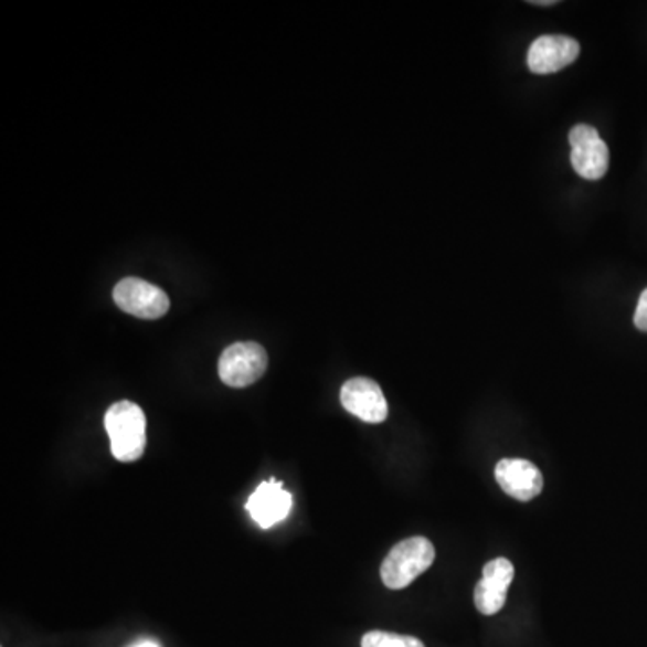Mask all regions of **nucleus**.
<instances>
[{
  "instance_id": "nucleus-1",
  "label": "nucleus",
  "mask_w": 647,
  "mask_h": 647,
  "mask_svg": "<svg viewBox=\"0 0 647 647\" xmlns=\"http://www.w3.org/2000/svg\"><path fill=\"white\" fill-rule=\"evenodd\" d=\"M105 428L112 455L121 463L139 460L146 449V416L131 401H117L107 411Z\"/></svg>"
},
{
  "instance_id": "nucleus-2",
  "label": "nucleus",
  "mask_w": 647,
  "mask_h": 647,
  "mask_svg": "<svg viewBox=\"0 0 647 647\" xmlns=\"http://www.w3.org/2000/svg\"><path fill=\"white\" fill-rule=\"evenodd\" d=\"M435 560V549L426 538H409L392 547L382 563V581L386 588L401 590L425 574Z\"/></svg>"
},
{
  "instance_id": "nucleus-3",
  "label": "nucleus",
  "mask_w": 647,
  "mask_h": 647,
  "mask_svg": "<svg viewBox=\"0 0 647 647\" xmlns=\"http://www.w3.org/2000/svg\"><path fill=\"white\" fill-rule=\"evenodd\" d=\"M268 368L265 348L257 342H236L229 346L218 362V374L225 385L234 389L256 383Z\"/></svg>"
},
{
  "instance_id": "nucleus-4",
  "label": "nucleus",
  "mask_w": 647,
  "mask_h": 647,
  "mask_svg": "<svg viewBox=\"0 0 647 647\" xmlns=\"http://www.w3.org/2000/svg\"><path fill=\"white\" fill-rule=\"evenodd\" d=\"M114 300L125 314L146 320L160 319L170 309V297L165 290L137 277L119 280L114 288Z\"/></svg>"
},
{
  "instance_id": "nucleus-5",
  "label": "nucleus",
  "mask_w": 647,
  "mask_h": 647,
  "mask_svg": "<svg viewBox=\"0 0 647 647\" xmlns=\"http://www.w3.org/2000/svg\"><path fill=\"white\" fill-rule=\"evenodd\" d=\"M575 173L585 180L603 179L609 166V150L594 126L577 125L569 134Z\"/></svg>"
},
{
  "instance_id": "nucleus-6",
  "label": "nucleus",
  "mask_w": 647,
  "mask_h": 647,
  "mask_svg": "<svg viewBox=\"0 0 647 647\" xmlns=\"http://www.w3.org/2000/svg\"><path fill=\"white\" fill-rule=\"evenodd\" d=\"M340 401L349 414H353L363 423L378 425L389 416V405L382 389L369 378H353L343 383Z\"/></svg>"
},
{
  "instance_id": "nucleus-7",
  "label": "nucleus",
  "mask_w": 647,
  "mask_h": 647,
  "mask_svg": "<svg viewBox=\"0 0 647 647\" xmlns=\"http://www.w3.org/2000/svg\"><path fill=\"white\" fill-rule=\"evenodd\" d=\"M580 42L565 34H545L532 42L527 65L534 74L558 73L580 56Z\"/></svg>"
},
{
  "instance_id": "nucleus-8",
  "label": "nucleus",
  "mask_w": 647,
  "mask_h": 647,
  "mask_svg": "<svg viewBox=\"0 0 647 647\" xmlns=\"http://www.w3.org/2000/svg\"><path fill=\"white\" fill-rule=\"evenodd\" d=\"M515 577V566L506 558L489 561L482 569V580L475 588V606L482 615H495L503 608L508 590Z\"/></svg>"
},
{
  "instance_id": "nucleus-9",
  "label": "nucleus",
  "mask_w": 647,
  "mask_h": 647,
  "mask_svg": "<svg viewBox=\"0 0 647 647\" xmlns=\"http://www.w3.org/2000/svg\"><path fill=\"white\" fill-rule=\"evenodd\" d=\"M495 478L503 494L520 502H531L543 491V475L526 459H502L495 468Z\"/></svg>"
},
{
  "instance_id": "nucleus-10",
  "label": "nucleus",
  "mask_w": 647,
  "mask_h": 647,
  "mask_svg": "<svg viewBox=\"0 0 647 647\" xmlns=\"http://www.w3.org/2000/svg\"><path fill=\"white\" fill-rule=\"evenodd\" d=\"M291 506H294V498L285 491L283 482H277L276 478L259 484V488L245 503L252 520L262 529H271L276 523L283 522L290 515Z\"/></svg>"
},
{
  "instance_id": "nucleus-11",
  "label": "nucleus",
  "mask_w": 647,
  "mask_h": 647,
  "mask_svg": "<svg viewBox=\"0 0 647 647\" xmlns=\"http://www.w3.org/2000/svg\"><path fill=\"white\" fill-rule=\"evenodd\" d=\"M362 647H425L420 638L389 632H369L363 635Z\"/></svg>"
},
{
  "instance_id": "nucleus-12",
  "label": "nucleus",
  "mask_w": 647,
  "mask_h": 647,
  "mask_svg": "<svg viewBox=\"0 0 647 647\" xmlns=\"http://www.w3.org/2000/svg\"><path fill=\"white\" fill-rule=\"evenodd\" d=\"M635 326L647 333V288L638 299L637 311H635Z\"/></svg>"
},
{
  "instance_id": "nucleus-13",
  "label": "nucleus",
  "mask_w": 647,
  "mask_h": 647,
  "mask_svg": "<svg viewBox=\"0 0 647 647\" xmlns=\"http://www.w3.org/2000/svg\"><path fill=\"white\" fill-rule=\"evenodd\" d=\"M532 4H538V6H554L555 4V0H537V2H532Z\"/></svg>"
},
{
  "instance_id": "nucleus-14",
  "label": "nucleus",
  "mask_w": 647,
  "mask_h": 647,
  "mask_svg": "<svg viewBox=\"0 0 647 647\" xmlns=\"http://www.w3.org/2000/svg\"><path fill=\"white\" fill-rule=\"evenodd\" d=\"M134 647H159V646H157V644H153V643H142V644H139V646H134Z\"/></svg>"
}]
</instances>
